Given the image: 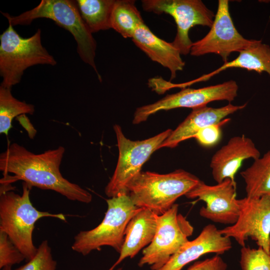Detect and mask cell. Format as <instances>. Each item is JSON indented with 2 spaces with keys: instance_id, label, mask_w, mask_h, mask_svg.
<instances>
[{
  "instance_id": "cell-22",
  "label": "cell",
  "mask_w": 270,
  "mask_h": 270,
  "mask_svg": "<svg viewBox=\"0 0 270 270\" xmlns=\"http://www.w3.org/2000/svg\"><path fill=\"white\" fill-rule=\"evenodd\" d=\"M144 22L134 0H115L110 16V28L124 38H132L137 28Z\"/></svg>"
},
{
  "instance_id": "cell-18",
  "label": "cell",
  "mask_w": 270,
  "mask_h": 270,
  "mask_svg": "<svg viewBox=\"0 0 270 270\" xmlns=\"http://www.w3.org/2000/svg\"><path fill=\"white\" fill-rule=\"evenodd\" d=\"M132 38L150 59L170 70V80L176 78L177 72L183 70L185 62L180 52L172 42L156 36L144 22L137 28Z\"/></svg>"
},
{
  "instance_id": "cell-10",
  "label": "cell",
  "mask_w": 270,
  "mask_h": 270,
  "mask_svg": "<svg viewBox=\"0 0 270 270\" xmlns=\"http://www.w3.org/2000/svg\"><path fill=\"white\" fill-rule=\"evenodd\" d=\"M239 200L240 209L237 221L219 230L220 232L233 238L242 247L246 246V241L250 238L258 246L270 254V196H246Z\"/></svg>"
},
{
  "instance_id": "cell-24",
  "label": "cell",
  "mask_w": 270,
  "mask_h": 270,
  "mask_svg": "<svg viewBox=\"0 0 270 270\" xmlns=\"http://www.w3.org/2000/svg\"><path fill=\"white\" fill-rule=\"evenodd\" d=\"M240 262L242 270H270V254L260 246H245L240 249Z\"/></svg>"
},
{
  "instance_id": "cell-29",
  "label": "cell",
  "mask_w": 270,
  "mask_h": 270,
  "mask_svg": "<svg viewBox=\"0 0 270 270\" xmlns=\"http://www.w3.org/2000/svg\"><path fill=\"white\" fill-rule=\"evenodd\" d=\"M2 269V270H12V266H6L4 267Z\"/></svg>"
},
{
  "instance_id": "cell-12",
  "label": "cell",
  "mask_w": 270,
  "mask_h": 270,
  "mask_svg": "<svg viewBox=\"0 0 270 270\" xmlns=\"http://www.w3.org/2000/svg\"><path fill=\"white\" fill-rule=\"evenodd\" d=\"M228 0H219L216 13L209 32L202 39L192 43L190 54L198 56L214 54L228 62L232 52H240L254 42L244 38L237 30L229 11Z\"/></svg>"
},
{
  "instance_id": "cell-15",
  "label": "cell",
  "mask_w": 270,
  "mask_h": 270,
  "mask_svg": "<svg viewBox=\"0 0 270 270\" xmlns=\"http://www.w3.org/2000/svg\"><path fill=\"white\" fill-rule=\"evenodd\" d=\"M260 152L252 140L244 134L234 136L212 156L210 167L214 180L220 183L226 178L234 182L235 175L242 162L260 158Z\"/></svg>"
},
{
  "instance_id": "cell-11",
  "label": "cell",
  "mask_w": 270,
  "mask_h": 270,
  "mask_svg": "<svg viewBox=\"0 0 270 270\" xmlns=\"http://www.w3.org/2000/svg\"><path fill=\"white\" fill-rule=\"evenodd\" d=\"M238 86L232 80L202 88H183L176 94H168L159 100L138 108L132 122L138 124L160 110L187 108L194 109L206 106L216 100L232 101L237 96Z\"/></svg>"
},
{
  "instance_id": "cell-23",
  "label": "cell",
  "mask_w": 270,
  "mask_h": 270,
  "mask_svg": "<svg viewBox=\"0 0 270 270\" xmlns=\"http://www.w3.org/2000/svg\"><path fill=\"white\" fill-rule=\"evenodd\" d=\"M34 106L15 98L11 88L0 86V133L8 135L12 120L27 114H32Z\"/></svg>"
},
{
  "instance_id": "cell-31",
  "label": "cell",
  "mask_w": 270,
  "mask_h": 270,
  "mask_svg": "<svg viewBox=\"0 0 270 270\" xmlns=\"http://www.w3.org/2000/svg\"></svg>"
},
{
  "instance_id": "cell-30",
  "label": "cell",
  "mask_w": 270,
  "mask_h": 270,
  "mask_svg": "<svg viewBox=\"0 0 270 270\" xmlns=\"http://www.w3.org/2000/svg\"><path fill=\"white\" fill-rule=\"evenodd\" d=\"M116 270H122V268H118V269H116Z\"/></svg>"
},
{
  "instance_id": "cell-4",
  "label": "cell",
  "mask_w": 270,
  "mask_h": 270,
  "mask_svg": "<svg viewBox=\"0 0 270 270\" xmlns=\"http://www.w3.org/2000/svg\"><path fill=\"white\" fill-rule=\"evenodd\" d=\"M200 180L184 170L166 174L141 172L128 186V195L135 206L148 208L160 216L178 198L186 195Z\"/></svg>"
},
{
  "instance_id": "cell-1",
  "label": "cell",
  "mask_w": 270,
  "mask_h": 270,
  "mask_svg": "<svg viewBox=\"0 0 270 270\" xmlns=\"http://www.w3.org/2000/svg\"><path fill=\"white\" fill-rule=\"evenodd\" d=\"M65 149L63 146L36 154L16 142L10 144L0 155V170L6 175L2 184L22 180L30 187L50 190L68 199L88 204L92 196L87 190L64 178L60 172Z\"/></svg>"
},
{
  "instance_id": "cell-21",
  "label": "cell",
  "mask_w": 270,
  "mask_h": 270,
  "mask_svg": "<svg viewBox=\"0 0 270 270\" xmlns=\"http://www.w3.org/2000/svg\"><path fill=\"white\" fill-rule=\"evenodd\" d=\"M76 2L92 34L110 28V16L115 0H76Z\"/></svg>"
},
{
  "instance_id": "cell-16",
  "label": "cell",
  "mask_w": 270,
  "mask_h": 270,
  "mask_svg": "<svg viewBox=\"0 0 270 270\" xmlns=\"http://www.w3.org/2000/svg\"><path fill=\"white\" fill-rule=\"evenodd\" d=\"M246 106V104L235 106L229 103L218 108L204 106L192 109L185 120L160 145L159 149L164 147L175 148L182 142L192 138L203 128L221 122L227 116L244 108Z\"/></svg>"
},
{
  "instance_id": "cell-13",
  "label": "cell",
  "mask_w": 270,
  "mask_h": 270,
  "mask_svg": "<svg viewBox=\"0 0 270 270\" xmlns=\"http://www.w3.org/2000/svg\"><path fill=\"white\" fill-rule=\"evenodd\" d=\"M185 196L204 201L206 206L200 210L202 218L225 224H234L240 213L239 199L236 198V183L226 178L210 186L200 180Z\"/></svg>"
},
{
  "instance_id": "cell-26",
  "label": "cell",
  "mask_w": 270,
  "mask_h": 270,
  "mask_svg": "<svg viewBox=\"0 0 270 270\" xmlns=\"http://www.w3.org/2000/svg\"><path fill=\"white\" fill-rule=\"evenodd\" d=\"M25 258L8 236L0 231V268L20 264Z\"/></svg>"
},
{
  "instance_id": "cell-28",
  "label": "cell",
  "mask_w": 270,
  "mask_h": 270,
  "mask_svg": "<svg viewBox=\"0 0 270 270\" xmlns=\"http://www.w3.org/2000/svg\"><path fill=\"white\" fill-rule=\"evenodd\" d=\"M227 264L219 254L203 260H198L186 270H227Z\"/></svg>"
},
{
  "instance_id": "cell-3",
  "label": "cell",
  "mask_w": 270,
  "mask_h": 270,
  "mask_svg": "<svg viewBox=\"0 0 270 270\" xmlns=\"http://www.w3.org/2000/svg\"><path fill=\"white\" fill-rule=\"evenodd\" d=\"M1 13L12 26L28 25L36 19L46 18L68 30L76 42L77 52L81 60L93 68L102 82L94 60L96 42L81 16L76 0H42L34 8L17 16Z\"/></svg>"
},
{
  "instance_id": "cell-17",
  "label": "cell",
  "mask_w": 270,
  "mask_h": 270,
  "mask_svg": "<svg viewBox=\"0 0 270 270\" xmlns=\"http://www.w3.org/2000/svg\"><path fill=\"white\" fill-rule=\"evenodd\" d=\"M158 215L151 210L141 208L128 222L120 256L108 270L114 268L128 258H132L152 241L157 230Z\"/></svg>"
},
{
  "instance_id": "cell-2",
  "label": "cell",
  "mask_w": 270,
  "mask_h": 270,
  "mask_svg": "<svg viewBox=\"0 0 270 270\" xmlns=\"http://www.w3.org/2000/svg\"><path fill=\"white\" fill-rule=\"evenodd\" d=\"M22 186L21 195L10 190H0V231L8 236L28 262L37 252L38 248L32 241L36 222L44 217L54 218L65 222L66 220L62 214H52L36 209L30 198L32 188L24 182Z\"/></svg>"
},
{
  "instance_id": "cell-6",
  "label": "cell",
  "mask_w": 270,
  "mask_h": 270,
  "mask_svg": "<svg viewBox=\"0 0 270 270\" xmlns=\"http://www.w3.org/2000/svg\"><path fill=\"white\" fill-rule=\"evenodd\" d=\"M106 202L108 209L102 222L96 228L76 235L72 246L73 250L86 256L103 246H109L120 253L126 227L141 208L134 204L128 194L110 198Z\"/></svg>"
},
{
  "instance_id": "cell-5",
  "label": "cell",
  "mask_w": 270,
  "mask_h": 270,
  "mask_svg": "<svg viewBox=\"0 0 270 270\" xmlns=\"http://www.w3.org/2000/svg\"><path fill=\"white\" fill-rule=\"evenodd\" d=\"M56 64L54 56L42 45L40 29L31 36L23 38L9 24L0 35V86L11 88L20 82L29 67Z\"/></svg>"
},
{
  "instance_id": "cell-27",
  "label": "cell",
  "mask_w": 270,
  "mask_h": 270,
  "mask_svg": "<svg viewBox=\"0 0 270 270\" xmlns=\"http://www.w3.org/2000/svg\"><path fill=\"white\" fill-rule=\"evenodd\" d=\"M230 120L226 118L221 122L206 126L198 131L192 138H194L202 146L209 147L216 144L221 136V126Z\"/></svg>"
},
{
  "instance_id": "cell-19",
  "label": "cell",
  "mask_w": 270,
  "mask_h": 270,
  "mask_svg": "<svg viewBox=\"0 0 270 270\" xmlns=\"http://www.w3.org/2000/svg\"><path fill=\"white\" fill-rule=\"evenodd\" d=\"M234 60L224 63L212 72L190 82V84L206 81L211 77L230 68H241L255 71L259 74L264 72L270 76V46L262 40H255L248 48L240 51Z\"/></svg>"
},
{
  "instance_id": "cell-25",
  "label": "cell",
  "mask_w": 270,
  "mask_h": 270,
  "mask_svg": "<svg viewBox=\"0 0 270 270\" xmlns=\"http://www.w3.org/2000/svg\"><path fill=\"white\" fill-rule=\"evenodd\" d=\"M56 264L48 241L44 240L38 248L34 257L15 270H56Z\"/></svg>"
},
{
  "instance_id": "cell-9",
  "label": "cell",
  "mask_w": 270,
  "mask_h": 270,
  "mask_svg": "<svg viewBox=\"0 0 270 270\" xmlns=\"http://www.w3.org/2000/svg\"><path fill=\"white\" fill-rule=\"evenodd\" d=\"M142 8L146 12L171 16L177 26L172 45L180 54L190 53L192 42L188 36L196 26H212L215 15L200 0H143Z\"/></svg>"
},
{
  "instance_id": "cell-8",
  "label": "cell",
  "mask_w": 270,
  "mask_h": 270,
  "mask_svg": "<svg viewBox=\"0 0 270 270\" xmlns=\"http://www.w3.org/2000/svg\"><path fill=\"white\" fill-rule=\"evenodd\" d=\"M174 204L164 214L158 216L156 235L151 243L143 249L138 266H150L158 270L189 240L194 228Z\"/></svg>"
},
{
  "instance_id": "cell-7",
  "label": "cell",
  "mask_w": 270,
  "mask_h": 270,
  "mask_svg": "<svg viewBox=\"0 0 270 270\" xmlns=\"http://www.w3.org/2000/svg\"><path fill=\"white\" fill-rule=\"evenodd\" d=\"M114 128L118 157L114 172L104 190L110 198L128 194V186L142 172L144 164L172 131L168 129L152 138L134 141L124 136L119 125L115 124Z\"/></svg>"
},
{
  "instance_id": "cell-14",
  "label": "cell",
  "mask_w": 270,
  "mask_h": 270,
  "mask_svg": "<svg viewBox=\"0 0 270 270\" xmlns=\"http://www.w3.org/2000/svg\"><path fill=\"white\" fill-rule=\"evenodd\" d=\"M232 248L230 238L213 224L205 226L194 240H188L158 270H181L187 264L209 253L220 254Z\"/></svg>"
},
{
  "instance_id": "cell-20",
  "label": "cell",
  "mask_w": 270,
  "mask_h": 270,
  "mask_svg": "<svg viewBox=\"0 0 270 270\" xmlns=\"http://www.w3.org/2000/svg\"><path fill=\"white\" fill-rule=\"evenodd\" d=\"M246 184V196H270V150L240 172Z\"/></svg>"
}]
</instances>
